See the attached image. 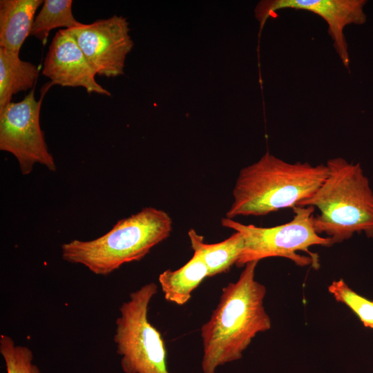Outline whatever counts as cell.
I'll return each instance as SVG.
<instances>
[{"label":"cell","mask_w":373,"mask_h":373,"mask_svg":"<svg viewBox=\"0 0 373 373\" xmlns=\"http://www.w3.org/2000/svg\"><path fill=\"white\" fill-rule=\"evenodd\" d=\"M42 0L0 1V47L19 54Z\"/></svg>","instance_id":"11"},{"label":"cell","mask_w":373,"mask_h":373,"mask_svg":"<svg viewBox=\"0 0 373 373\" xmlns=\"http://www.w3.org/2000/svg\"><path fill=\"white\" fill-rule=\"evenodd\" d=\"M157 292L155 283H147L131 293L119 309L113 341L125 373H170L162 335L148 318L149 303Z\"/></svg>","instance_id":"6"},{"label":"cell","mask_w":373,"mask_h":373,"mask_svg":"<svg viewBox=\"0 0 373 373\" xmlns=\"http://www.w3.org/2000/svg\"><path fill=\"white\" fill-rule=\"evenodd\" d=\"M327 175L326 164L285 162L269 152L242 169L227 218L261 216L294 208L312 196Z\"/></svg>","instance_id":"2"},{"label":"cell","mask_w":373,"mask_h":373,"mask_svg":"<svg viewBox=\"0 0 373 373\" xmlns=\"http://www.w3.org/2000/svg\"><path fill=\"white\" fill-rule=\"evenodd\" d=\"M188 235L193 251L202 256L209 269V276L227 271L236 264L244 247L242 234L235 231L226 240L213 244H207L202 236L191 229Z\"/></svg>","instance_id":"14"},{"label":"cell","mask_w":373,"mask_h":373,"mask_svg":"<svg viewBox=\"0 0 373 373\" xmlns=\"http://www.w3.org/2000/svg\"><path fill=\"white\" fill-rule=\"evenodd\" d=\"M325 164L327 175L323 182L298 206L318 208L314 229L319 235L325 233L332 245L355 233L373 238V192L360 164L334 157Z\"/></svg>","instance_id":"3"},{"label":"cell","mask_w":373,"mask_h":373,"mask_svg":"<svg viewBox=\"0 0 373 373\" xmlns=\"http://www.w3.org/2000/svg\"><path fill=\"white\" fill-rule=\"evenodd\" d=\"M0 354L7 373H40L39 367L33 363L32 350L26 346L16 345L8 335L0 336Z\"/></svg>","instance_id":"16"},{"label":"cell","mask_w":373,"mask_h":373,"mask_svg":"<svg viewBox=\"0 0 373 373\" xmlns=\"http://www.w3.org/2000/svg\"><path fill=\"white\" fill-rule=\"evenodd\" d=\"M71 0H45L35 17L30 36H33L46 44L50 32L55 28L64 27L70 29L83 23L74 17Z\"/></svg>","instance_id":"15"},{"label":"cell","mask_w":373,"mask_h":373,"mask_svg":"<svg viewBox=\"0 0 373 373\" xmlns=\"http://www.w3.org/2000/svg\"><path fill=\"white\" fill-rule=\"evenodd\" d=\"M258 262L247 263L238 280L222 288L217 307L201 327L203 373H216L219 366L240 359L255 336L271 328L263 305L266 288L255 279Z\"/></svg>","instance_id":"1"},{"label":"cell","mask_w":373,"mask_h":373,"mask_svg":"<svg viewBox=\"0 0 373 373\" xmlns=\"http://www.w3.org/2000/svg\"><path fill=\"white\" fill-rule=\"evenodd\" d=\"M39 68L19 58V54L0 47V111L13 95L34 88Z\"/></svg>","instance_id":"13"},{"label":"cell","mask_w":373,"mask_h":373,"mask_svg":"<svg viewBox=\"0 0 373 373\" xmlns=\"http://www.w3.org/2000/svg\"><path fill=\"white\" fill-rule=\"evenodd\" d=\"M314 207L297 206L293 208L294 216L289 222L271 227L244 224L224 218L221 224L240 232L244 239V247L236 262L241 267L252 261L271 257H283L298 266L319 267L318 256L309 250L314 245L332 246L329 238L318 234L314 227Z\"/></svg>","instance_id":"5"},{"label":"cell","mask_w":373,"mask_h":373,"mask_svg":"<svg viewBox=\"0 0 373 373\" xmlns=\"http://www.w3.org/2000/svg\"><path fill=\"white\" fill-rule=\"evenodd\" d=\"M42 74L52 85L83 87L88 93L111 96L109 91L96 82L95 71L67 29L59 30L52 39Z\"/></svg>","instance_id":"10"},{"label":"cell","mask_w":373,"mask_h":373,"mask_svg":"<svg viewBox=\"0 0 373 373\" xmlns=\"http://www.w3.org/2000/svg\"><path fill=\"white\" fill-rule=\"evenodd\" d=\"M39 100L35 97V87L18 102H10L0 111V150L12 153L17 160L23 175L30 174L39 163L54 171L56 165L48 151L40 127L39 115L45 93Z\"/></svg>","instance_id":"7"},{"label":"cell","mask_w":373,"mask_h":373,"mask_svg":"<svg viewBox=\"0 0 373 373\" xmlns=\"http://www.w3.org/2000/svg\"><path fill=\"white\" fill-rule=\"evenodd\" d=\"M328 290L336 300L349 307L364 326L373 329V301L356 293L343 279L333 281Z\"/></svg>","instance_id":"17"},{"label":"cell","mask_w":373,"mask_h":373,"mask_svg":"<svg viewBox=\"0 0 373 373\" xmlns=\"http://www.w3.org/2000/svg\"><path fill=\"white\" fill-rule=\"evenodd\" d=\"M209 276V269L200 253L194 251L192 258L176 270L166 269L158 280L164 298L178 305L186 303L193 291Z\"/></svg>","instance_id":"12"},{"label":"cell","mask_w":373,"mask_h":373,"mask_svg":"<svg viewBox=\"0 0 373 373\" xmlns=\"http://www.w3.org/2000/svg\"><path fill=\"white\" fill-rule=\"evenodd\" d=\"M127 19L116 15L67 29L96 74L115 77L124 74L127 55L134 43Z\"/></svg>","instance_id":"8"},{"label":"cell","mask_w":373,"mask_h":373,"mask_svg":"<svg viewBox=\"0 0 373 373\" xmlns=\"http://www.w3.org/2000/svg\"><path fill=\"white\" fill-rule=\"evenodd\" d=\"M172 231V220L163 210L145 207L118 220L107 233L91 240H73L61 245L64 260L107 276L123 265L139 261Z\"/></svg>","instance_id":"4"},{"label":"cell","mask_w":373,"mask_h":373,"mask_svg":"<svg viewBox=\"0 0 373 373\" xmlns=\"http://www.w3.org/2000/svg\"><path fill=\"white\" fill-rule=\"evenodd\" d=\"M365 0H262L254 9L260 23V32L267 20L276 17L281 9L291 8L312 12L327 23L328 33L343 66L349 69L350 56L344 28L350 24L361 25L366 21L363 11Z\"/></svg>","instance_id":"9"}]
</instances>
